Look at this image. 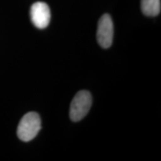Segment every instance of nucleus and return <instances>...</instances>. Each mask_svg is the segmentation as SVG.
Wrapping results in <instances>:
<instances>
[{"mask_svg": "<svg viewBox=\"0 0 161 161\" xmlns=\"http://www.w3.org/2000/svg\"><path fill=\"white\" fill-rule=\"evenodd\" d=\"M41 128L40 116L35 112H29L24 115L17 128V136L23 142L33 140Z\"/></svg>", "mask_w": 161, "mask_h": 161, "instance_id": "obj_1", "label": "nucleus"}, {"mask_svg": "<svg viewBox=\"0 0 161 161\" xmlns=\"http://www.w3.org/2000/svg\"><path fill=\"white\" fill-rule=\"evenodd\" d=\"M92 105V96L86 90L79 91L72 99L69 108V117L73 122L81 120L88 114Z\"/></svg>", "mask_w": 161, "mask_h": 161, "instance_id": "obj_2", "label": "nucleus"}, {"mask_svg": "<svg viewBox=\"0 0 161 161\" xmlns=\"http://www.w3.org/2000/svg\"><path fill=\"white\" fill-rule=\"evenodd\" d=\"M114 23L110 15H102L98 20L97 33V41L99 45L104 49H108L111 46L114 39Z\"/></svg>", "mask_w": 161, "mask_h": 161, "instance_id": "obj_3", "label": "nucleus"}, {"mask_svg": "<svg viewBox=\"0 0 161 161\" xmlns=\"http://www.w3.org/2000/svg\"><path fill=\"white\" fill-rule=\"evenodd\" d=\"M30 16L32 23L40 29L49 25L51 19V12L48 5L43 2H37L31 7Z\"/></svg>", "mask_w": 161, "mask_h": 161, "instance_id": "obj_4", "label": "nucleus"}, {"mask_svg": "<svg viewBox=\"0 0 161 161\" xmlns=\"http://www.w3.org/2000/svg\"><path fill=\"white\" fill-rule=\"evenodd\" d=\"M141 9L145 15L155 17L160 13L161 0H141Z\"/></svg>", "mask_w": 161, "mask_h": 161, "instance_id": "obj_5", "label": "nucleus"}]
</instances>
